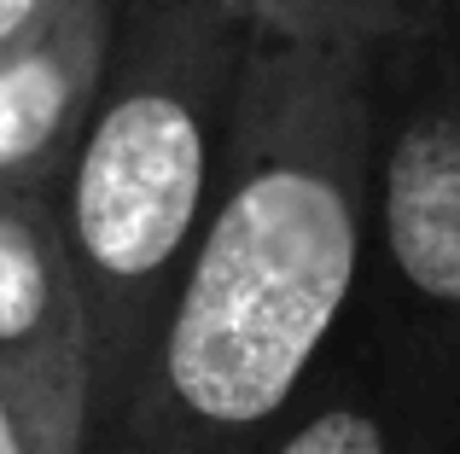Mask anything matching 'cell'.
<instances>
[{
  "label": "cell",
  "mask_w": 460,
  "mask_h": 454,
  "mask_svg": "<svg viewBox=\"0 0 460 454\" xmlns=\"http://www.w3.org/2000/svg\"><path fill=\"white\" fill-rule=\"evenodd\" d=\"M443 30H449V47L460 58V0H443Z\"/></svg>",
  "instance_id": "obj_11"
},
{
  "label": "cell",
  "mask_w": 460,
  "mask_h": 454,
  "mask_svg": "<svg viewBox=\"0 0 460 454\" xmlns=\"http://www.w3.org/2000/svg\"><path fill=\"white\" fill-rule=\"evenodd\" d=\"M443 23V0H245V30L309 53H373Z\"/></svg>",
  "instance_id": "obj_7"
},
{
  "label": "cell",
  "mask_w": 460,
  "mask_h": 454,
  "mask_svg": "<svg viewBox=\"0 0 460 454\" xmlns=\"http://www.w3.org/2000/svg\"><path fill=\"white\" fill-rule=\"evenodd\" d=\"M58 12H65V0H0V53L41 35Z\"/></svg>",
  "instance_id": "obj_9"
},
{
  "label": "cell",
  "mask_w": 460,
  "mask_h": 454,
  "mask_svg": "<svg viewBox=\"0 0 460 454\" xmlns=\"http://www.w3.org/2000/svg\"><path fill=\"white\" fill-rule=\"evenodd\" d=\"M0 454H53L35 425V414L23 408V397L0 379Z\"/></svg>",
  "instance_id": "obj_8"
},
{
  "label": "cell",
  "mask_w": 460,
  "mask_h": 454,
  "mask_svg": "<svg viewBox=\"0 0 460 454\" xmlns=\"http://www.w3.org/2000/svg\"><path fill=\"white\" fill-rule=\"evenodd\" d=\"M367 175L349 327L420 454H460V58L449 30L361 53Z\"/></svg>",
  "instance_id": "obj_3"
},
{
  "label": "cell",
  "mask_w": 460,
  "mask_h": 454,
  "mask_svg": "<svg viewBox=\"0 0 460 454\" xmlns=\"http://www.w3.org/2000/svg\"><path fill=\"white\" fill-rule=\"evenodd\" d=\"M257 454H420V437L396 390L385 385L373 350L344 320L304 397L286 408V420L262 437Z\"/></svg>",
  "instance_id": "obj_6"
},
{
  "label": "cell",
  "mask_w": 460,
  "mask_h": 454,
  "mask_svg": "<svg viewBox=\"0 0 460 454\" xmlns=\"http://www.w3.org/2000/svg\"><path fill=\"white\" fill-rule=\"evenodd\" d=\"M123 0H65L53 23L0 53V193H53L100 105Z\"/></svg>",
  "instance_id": "obj_5"
},
{
  "label": "cell",
  "mask_w": 460,
  "mask_h": 454,
  "mask_svg": "<svg viewBox=\"0 0 460 454\" xmlns=\"http://www.w3.org/2000/svg\"><path fill=\"white\" fill-rule=\"evenodd\" d=\"M245 47V18L123 0L100 105L47 193L88 320V454L123 414L222 193Z\"/></svg>",
  "instance_id": "obj_2"
},
{
  "label": "cell",
  "mask_w": 460,
  "mask_h": 454,
  "mask_svg": "<svg viewBox=\"0 0 460 454\" xmlns=\"http://www.w3.org/2000/svg\"><path fill=\"white\" fill-rule=\"evenodd\" d=\"M0 379L53 454H88V320L53 198L0 193Z\"/></svg>",
  "instance_id": "obj_4"
},
{
  "label": "cell",
  "mask_w": 460,
  "mask_h": 454,
  "mask_svg": "<svg viewBox=\"0 0 460 454\" xmlns=\"http://www.w3.org/2000/svg\"><path fill=\"white\" fill-rule=\"evenodd\" d=\"M146 6H204V12H227V18H245V0H146Z\"/></svg>",
  "instance_id": "obj_10"
},
{
  "label": "cell",
  "mask_w": 460,
  "mask_h": 454,
  "mask_svg": "<svg viewBox=\"0 0 460 454\" xmlns=\"http://www.w3.org/2000/svg\"><path fill=\"white\" fill-rule=\"evenodd\" d=\"M361 58L251 35L222 193L93 454H257L356 309Z\"/></svg>",
  "instance_id": "obj_1"
}]
</instances>
